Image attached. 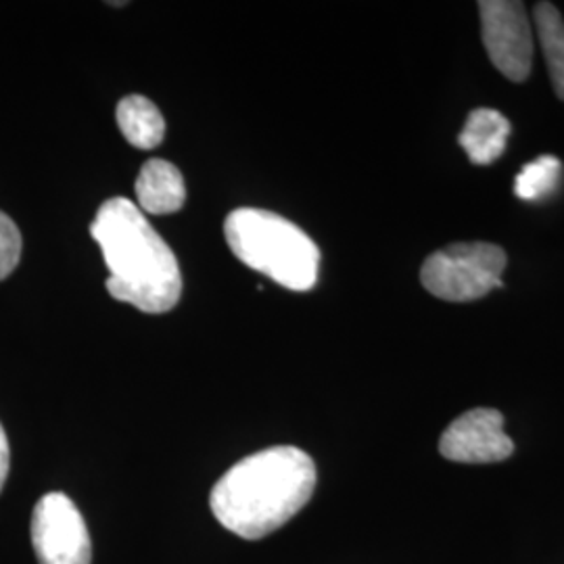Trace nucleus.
<instances>
[{
    "label": "nucleus",
    "instance_id": "obj_6",
    "mask_svg": "<svg viewBox=\"0 0 564 564\" xmlns=\"http://www.w3.org/2000/svg\"><path fill=\"white\" fill-rule=\"evenodd\" d=\"M481 34L489 61L508 80L524 82L533 65V34L523 2H479Z\"/></svg>",
    "mask_w": 564,
    "mask_h": 564
},
{
    "label": "nucleus",
    "instance_id": "obj_3",
    "mask_svg": "<svg viewBox=\"0 0 564 564\" xmlns=\"http://www.w3.org/2000/svg\"><path fill=\"white\" fill-rule=\"evenodd\" d=\"M230 251L251 270L291 291H310L318 281L321 251L300 226L279 214L239 207L226 223Z\"/></svg>",
    "mask_w": 564,
    "mask_h": 564
},
{
    "label": "nucleus",
    "instance_id": "obj_11",
    "mask_svg": "<svg viewBox=\"0 0 564 564\" xmlns=\"http://www.w3.org/2000/svg\"><path fill=\"white\" fill-rule=\"evenodd\" d=\"M538 39L544 51L545 65L554 93L564 101V21L552 2H538L533 11Z\"/></svg>",
    "mask_w": 564,
    "mask_h": 564
},
{
    "label": "nucleus",
    "instance_id": "obj_13",
    "mask_svg": "<svg viewBox=\"0 0 564 564\" xmlns=\"http://www.w3.org/2000/svg\"><path fill=\"white\" fill-rule=\"evenodd\" d=\"M21 232L15 223L0 212V281H4L20 263Z\"/></svg>",
    "mask_w": 564,
    "mask_h": 564
},
{
    "label": "nucleus",
    "instance_id": "obj_7",
    "mask_svg": "<svg viewBox=\"0 0 564 564\" xmlns=\"http://www.w3.org/2000/svg\"><path fill=\"white\" fill-rule=\"evenodd\" d=\"M440 452L452 463H502L514 452V444L505 433V416L498 410L475 408L445 429Z\"/></svg>",
    "mask_w": 564,
    "mask_h": 564
},
{
    "label": "nucleus",
    "instance_id": "obj_9",
    "mask_svg": "<svg viewBox=\"0 0 564 564\" xmlns=\"http://www.w3.org/2000/svg\"><path fill=\"white\" fill-rule=\"evenodd\" d=\"M510 137V121L496 109H475L460 132V147L475 165H489L502 158Z\"/></svg>",
    "mask_w": 564,
    "mask_h": 564
},
{
    "label": "nucleus",
    "instance_id": "obj_1",
    "mask_svg": "<svg viewBox=\"0 0 564 564\" xmlns=\"http://www.w3.org/2000/svg\"><path fill=\"white\" fill-rule=\"evenodd\" d=\"M316 487L314 460L293 445L268 447L235 464L214 485V517L242 540H262L289 523Z\"/></svg>",
    "mask_w": 564,
    "mask_h": 564
},
{
    "label": "nucleus",
    "instance_id": "obj_10",
    "mask_svg": "<svg viewBox=\"0 0 564 564\" xmlns=\"http://www.w3.org/2000/svg\"><path fill=\"white\" fill-rule=\"evenodd\" d=\"M123 139L137 149L160 147L165 134V120L158 105L142 95L121 99L116 111Z\"/></svg>",
    "mask_w": 564,
    "mask_h": 564
},
{
    "label": "nucleus",
    "instance_id": "obj_4",
    "mask_svg": "<svg viewBox=\"0 0 564 564\" xmlns=\"http://www.w3.org/2000/svg\"><path fill=\"white\" fill-rule=\"evenodd\" d=\"M506 253L491 242H454L429 256L421 270L423 286L444 302L481 300L502 286Z\"/></svg>",
    "mask_w": 564,
    "mask_h": 564
},
{
    "label": "nucleus",
    "instance_id": "obj_8",
    "mask_svg": "<svg viewBox=\"0 0 564 564\" xmlns=\"http://www.w3.org/2000/svg\"><path fill=\"white\" fill-rule=\"evenodd\" d=\"M134 188L139 205L153 216L176 214L186 202V186L181 170L165 160L144 163Z\"/></svg>",
    "mask_w": 564,
    "mask_h": 564
},
{
    "label": "nucleus",
    "instance_id": "obj_5",
    "mask_svg": "<svg viewBox=\"0 0 564 564\" xmlns=\"http://www.w3.org/2000/svg\"><path fill=\"white\" fill-rule=\"evenodd\" d=\"M32 545L39 564H90L93 544L80 510L61 491L42 496L32 512Z\"/></svg>",
    "mask_w": 564,
    "mask_h": 564
},
{
    "label": "nucleus",
    "instance_id": "obj_14",
    "mask_svg": "<svg viewBox=\"0 0 564 564\" xmlns=\"http://www.w3.org/2000/svg\"><path fill=\"white\" fill-rule=\"evenodd\" d=\"M9 458H11V452H9V440H7V433L0 424V491L4 487L7 481V475H9Z\"/></svg>",
    "mask_w": 564,
    "mask_h": 564
},
{
    "label": "nucleus",
    "instance_id": "obj_12",
    "mask_svg": "<svg viewBox=\"0 0 564 564\" xmlns=\"http://www.w3.org/2000/svg\"><path fill=\"white\" fill-rule=\"evenodd\" d=\"M563 178V163L554 155L529 162L514 178V195L523 202H542L550 197Z\"/></svg>",
    "mask_w": 564,
    "mask_h": 564
},
{
    "label": "nucleus",
    "instance_id": "obj_2",
    "mask_svg": "<svg viewBox=\"0 0 564 564\" xmlns=\"http://www.w3.org/2000/svg\"><path fill=\"white\" fill-rule=\"evenodd\" d=\"M90 235L101 247L109 268L107 291L147 314L170 312L181 302V265L167 242L123 197L102 203Z\"/></svg>",
    "mask_w": 564,
    "mask_h": 564
}]
</instances>
